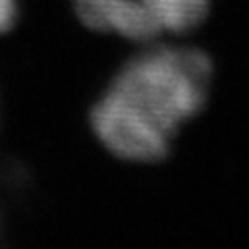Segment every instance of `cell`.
Masks as SVG:
<instances>
[{"mask_svg":"<svg viewBox=\"0 0 249 249\" xmlns=\"http://www.w3.org/2000/svg\"><path fill=\"white\" fill-rule=\"evenodd\" d=\"M15 15H17L15 0H0V34L13 25Z\"/></svg>","mask_w":249,"mask_h":249,"instance_id":"4","label":"cell"},{"mask_svg":"<svg viewBox=\"0 0 249 249\" xmlns=\"http://www.w3.org/2000/svg\"><path fill=\"white\" fill-rule=\"evenodd\" d=\"M73 4L83 25L100 34H114L139 44L162 36L142 0H73Z\"/></svg>","mask_w":249,"mask_h":249,"instance_id":"2","label":"cell"},{"mask_svg":"<svg viewBox=\"0 0 249 249\" xmlns=\"http://www.w3.org/2000/svg\"><path fill=\"white\" fill-rule=\"evenodd\" d=\"M212 79L214 67L206 52L150 48L116 73L91 110V129L116 158L158 162L168 156L183 124L204 110Z\"/></svg>","mask_w":249,"mask_h":249,"instance_id":"1","label":"cell"},{"mask_svg":"<svg viewBox=\"0 0 249 249\" xmlns=\"http://www.w3.org/2000/svg\"><path fill=\"white\" fill-rule=\"evenodd\" d=\"M162 34H187L210 13V0H142Z\"/></svg>","mask_w":249,"mask_h":249,"instance_id":"3","label":"cell"}]
</instances>
